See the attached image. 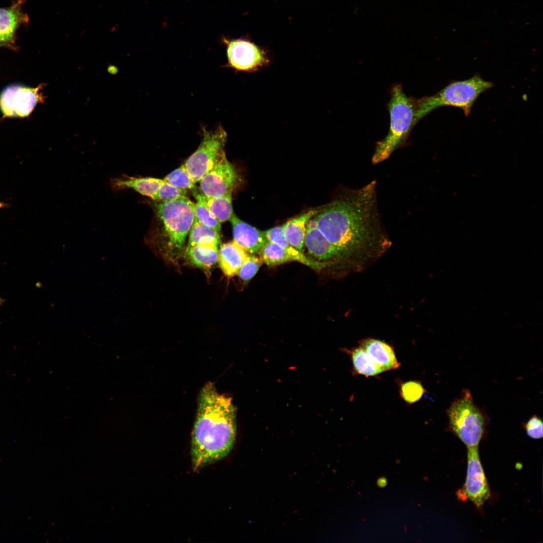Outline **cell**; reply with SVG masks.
<instances>
[{
  "mask_svg": "<svg viewBox=\"0 0 543 543\" xmlns=\"http://www.w3.org/2000/svg\"><path fill=\"white\" fill-rule=\"evenodd\" d=\"M198 402L191 441L194 470L225 457L236 433V410L230 397L220 394L209 382L201 390Z\"/></svg>",
  "mask_w": 543,
  "mask_h": 543,
  "instance_id": "6da1fadb",
  "label": "cell"
},
{
  "mask_svg": "<svg viewBox=\"0 0 543 543\" xmlns=\"http://www.w3.org/2000/svg\"><path fill=\"white\" fill-rule=\"evenodd\" d=\"M160 243L164 254L176 262L185 251L186 240L194 221L195 203L188 197L155 204Z\"/></svg>",
  "mask_w": 543,
  "mask_h": 543,
  "instance_id": "7a4b0ae2",
  "label": "cell"
},
{
  "mask_svg": "<svg viewBox=\"0 0 543 543\" xmlns=\"http://www.w3.org/2000/svg\"><path fill=\"white\" fill-rule=\"evenodd\" d=\"M390 114V127L386 136L377 142L372 161L379 163L388 159L406 141L414 127L416 100L407 96L401 85H394L391 91L388 104Z\"/></svg>",
  "mask_w": 543,
  "mask_h": 543,
  "instance_id": "3957f363",
  "label": "cell"
},
{
  "mask_svg": "<svg viewBox=\"0 0 543 543\" xmlns=\"http://www.w3.org/2000/svg\"><path fill=\"white\" fill-rule=\"evenodd\" d=\"M494 84L479 75L468 79L453 81L434 95L416 100L414 126L433 110L443 106L461 109L468 116L480 95Z\"/></svg>",
  "mask_w": 543,
  "mask_h": 543,
  "instance_id": "277c9868",
  "label": "cell"
},
{
  "mask_svg": "<svg viewBox=\"0 0 543 543\" xmlns=\"http://www.w3.org/2000/svg\"><path fill=\"white\" fill-rule=\"evenodd\" d=\"M447 415L450 430L466 446H478L484 433L487 417L474 402L470 391H463L451 403Z\"/></svg>",
  "mask_w": 543,
  "mask_h": 543,
  "instance_id": "5b68a950",
  "label": "cell"
},
{
  "mask_svg": "<svg viewBox=\"0 0 543 543\" xmlns=\"http://www.w3.org/2000/svg\"><path fill=\"white\" fill-rule=\"evenodd\" d=\"M202 139L197 149L184 164L193 182H199L224 153L227 133L220 125L215 129L201 128Z\"/></svg>",
  "mask_w": 543,
  "mask_h": 543,
  "instance_id": "8992f818",
  "label": "cell"
},
{
  "mask_svg": "<svg viewBox=\"0 0 543 543\" xmlns=\"http://www.w3.org/2000/svg\"><path fill=\"white\" fill-rule=\"evenodd\" d=\"M13 85L6 88L0 95V109L5 117H25L28 116L36 105L44 101L40 89Z\"/></svg>",
  "mask_w": 543,
  "mask_h": 543,
  "instance_id": "52a82bcc",
  "label": "cell"
},
{
  "mask_svg": "<svg viewBox=\"0 0 543 543\" xmlns=\"http://www.w3.org/2000/svg\"><path fill=\"white\" fill-rule=\"evenodd\" d=\"M238 179L234 165L223 153L199 181V189L208 197H219L232 191Z\"/></svg>",
  "mask_w": 543,
  "mask_h": 543,
  "instance_id": "ba28073f",
  "label": "cell"
},
{
  "mask_svg": "<svg viewBox=\"0 0 543 543\" xmlns=\"http://www.w3.org/2000/svg\"><path fill=\"white\" fill-rule=\"evenodd\" d=\"M467 471L465 492L477 507H481L490 496V489L480 459L478 446L467 447Z\"/></svg>",
  "mask_w": 543,
  "mask_h": 543,
  "instance_id": "9c48e42d",
  "label": "cell"
},
{
  "mask_svg": "<svg viewBox=\"0 0 543 543\" xmlns=\"http://www.w3.org/2000/svg\"><path fill=\"white\" fill-rule=\"evenodd\" d=\"M225 42L228 64L234 69L251 71L267 61L262 50L249 41L240 39Z\"/></svg>",
  "mask_w": 543,
  "mask_h": 543,
  "instance_id": "30bf717a",
  "label": "cell"
},
{
  "mask_svg": "<svg viewBox=\"0 0 543 543\" xmlns=\"http://www.w3.org/2000/svg\"><path fill=\"white\" fill-rule=\"evenodd\" d=\"M304 244L308 254L314 260L330 264L344 260L318 229L313 217L307 224Z\"/></svg>",
  "mask_w": 543,
  "mask_h": 543,
  "instance_id": "8fae6325",
  "label": "cell"
},
{
  "mask_svg": "<svg viewBox=\"0 0 543 543\" xmlns=\"http://www.w3.org/2000/svg\"><path fill=\"white\" fill-rule=\"evenodd\" d=\"M259 253L262 262L269 266L280 265L288 261H297L319 270L329 264L308 257L302 251L294 248L286 249L269 241L265 244Z\"/></svg>",
  "mask_w": 543,
  "mask_h": 543,
  "instance_id": "7c38bea8",
  "label": "cell"
},
{
  "mask_svg": "<svg viewBox=\"0 0 543 543\" xmlns=\"http://www.w3.org/2000/svg\"><path fill=\"white\" fill-rule=\"evenodd\" d=\"M233 241L250 254L259 252L267 242L264 232L244 222L233 215L230 219Z\"/></svg>",
  "mask_w": 543,
  "mask_h": 543,
  "instance_id": "4fadbf2b",
  "label": "cell"
},
{
  "mask_svg": "<svg viewBox=\"0 0 543 543\" xmlns=\"http://www.w3.org/2000/svg\"><path fill=\"white\" fill-rule=\"evenodd\" d=\"M21 1L9 7L0 8V41L5 46L14 43L17 29L28 22V16L22 11Z\"/></svg>",
  "mask_w": 543,
  "mask_h": 543,
  "instance_id": "5bb4252c",
  "label": "cell"
},
{
  "mask_svg": "<svg viewBox=\"0 0 543 543\" xmlns=\"http://www.w3.org/2000/svg\"><path fill=\"white\" fill-rule=\"evenodd\" d=\"M163 179L151 177H134L122 175L113 178L110 185L116 191L131 189L140 194L154 200Z\"/></svg>",
  "mask_w": 543,
  "mask_h": 543,
  "instance_id": "9a60e30c",
  "label": "cell"
},
{
  "mask_svg": "<svg viewBox=\"0 0 543 543\" xmlns=\"http://www.w3.org/2000/svg\"><path fill=\"white\" fill-rule=\"evenodd\" d=\"M359 346L385 371L397 369L400 365L393 347L380 340L369 338L362 340Z\"/></svg>",
  "mask_w": 543,
  "mask_h": 543,
  "instance_id": "2e32d148",
  "label": "cell"
},
{
  "mask_svg": "<svg viewBox=\"0 0 543 543\" xmlns=\"http://www.w3.org/2000/svg\"><path fill=\"white\" fill-rule=\"evenodd\" d=\"M249 254L233 240L222 244L219 250L218 261L224 274L228 277L237 275Z\"/></svg>",
  "mask_w": 543,
  "mask_h": 543,
  "instance_id": "e0dca14e",
  "label": "cell"
},
{
  "mask_svg": "<svg viewBox=\"0 0 543 543\" xmlns=\"http://www.w3.org/2000/svg\"><path fill=\"white\" fill-rule=\"evenodd\" d=\"M191 190L196 200L203 203L220 223L230 221L234 215L232 191L219 197H208L202 193L199 187L195 186Z\"/></svg>",
  "mask_w": 543,
  "mask_h": 543,
  "instance_id": "ac0fdd59",
  "label": "cell"
},
{
  "mask_svg": "<svg viewBox=\"0 0 543 543\" xmlns=\"http://www.w3.org/2000/svg\"><path fill=\"white\" fill-rule=\"evenodd\" d=\"M317 211L310 210L290 219L283 225L284 234L290 245L302 251L304 245L307 224Z\"/></svg>",
  "mask_w": 543,
  "mask_h": 543,
  "instance_id": "d6986e66",
  "label": "cell"
},
{
  "mask_svg": "<svg viewBox=\"0 0 543 543\" xmlns=\"http://www.w3.org/2000/svg\"><path fill=\"white\" fill-rule=\"evenodd\" d=\"M184 253L188 263L208 270L218 261L219 249L218 247L194 246L186 247Z\"/></svg>",
  "mask_w": 543,
  "mask_h": 543,
  "instance_id": "ffe728a7",
  "label": "cell"
},
{
  "mask_svg": "<svg viewBox=\"0 0 543 543\" xmlns=\"http://www.w3.org/2000/svg\"><path fill=\"white\" fill-rule=\"evenodd\" d=\"M220 242V232L194 221L189 232L186 247L194 246L218 247Z\"/></svg>",
  "mask_w": 543,
  "mask_h": 543,
  "instance_id": "44dd1931",
  "label": "cell"
},
{
  "mask_svg": "<svg viewBox=\"0 0 543 543\" xmlns=\"http://www.w3.org/2000/svg\"><path fill=\"white\" fill-rule=\"evenodd\" d=\"M350 354L354 370L358 374L367 377L375 376L385 371L360 346L351 350Z\"/></svg>",
  "mask_w": 543,
  "mask_h": 543,
  "instance_id": "7402d4cb",
  "label": "cell"
},
{
  "mask_svg": "<svg viewBox=\"0 0 543 543\" xmlns=\"http://www.w3.org/2000/svg\"><path fill=\"white\" fill-rule=\"evenodd\" d=\"M162 179L184 190H191L195 186V183L184 164L171 171Z\"/></svg>",
  "mask_w": 543,
  "mask_h": 543,
  "instance_id": "603a6c76",
  "label": "cell"
},
{
  "mask_svg": "<svg viewBox=\"0 0 543 543\" xmlns=\"http://www.w3.org/2000/svg\"><path fill=\"white\" fill-rule=\"evenodd\" d=\"M399 392L406 403L412 404L421 398L425 390L420 382L410 381L401 383Z\"/></svg>",
  "mask_w": 543,
  "mask_h": 543,
  "instance_id": "cb8c5ba5",
  "label": "cell"
},
{
  "mask_svg": "<svg viewBox=\"0 0 543 543\" xmlns=\"http://www.w3.org/2000/svg\"><path fill=\"white\" fill-rule=\"evenodd\" d=\"M194 221L220 232L221 223L215 217L208 209L201 202L195 204Z\"/></svg>",
  "mask_w": 543,
  "mask_h": 543,
  "instance_id": "d4e9b609",
  "label": "cell"
},
{
  "mask_svg": "<svg viewBox=\"0 0 543 543\" xmlns=\"http://www.w3.org/2000/svg\"><path fill=\"white\" fill-rule=\"evenodd\" d=\"M187 190L180 189L163 180L154 200L158 202L171 201L187 197Z\"/></svg>",
  "mask_w": 543,
  "mask_h": 543,
  "instance_id": "484cf974",
  "label": "cell"
},
{
  "mask_svg": "<svg viewBox=\"0 0 543 543\" xmlns=\"http://www.w3.org/2000/svg\"><path fill=\"white\" fill-rule=\"evenodd\" d=\"M262 262L260 257L250 253L239 268L237 275L243 282H248L256 274Z\"/></svg>",
  "mask_w": 543,
  "mask_h": 543,
  "instance_id": "4316f807",
  "label": "cell"
},
{
  "mask_svg": "<svg viewBox=\"0 0 543 543\" xmlns=\"http://www.w3.org/2000/svg\"><path fill=\"white\" fill-rule=\"evenodd\" d=\"M523 427L528 436L535 439L543 436V422L542 419L533 415L523 424Z\"/></svg>",
  "mask_w": 543,
  "mask_h": 543,
  "instance_id": "83f0119b",
  "label": "cell"
},
{
  "mask_svg": "<svg viewBox=\"0 0 543 543\" xmlns=\"http://www.w3.org/2000/svg\"><path fill=\"white\" fill-rule=\"evenodd\" d=\"M267 241L276 243L286 249H292L284 234L283 226H277L264 232Z\"/></svg>",
  "mask_w": 543,
  "mask_h": 543,
  "instance_id": "f1b7e54d",
  "label": "cell"
},
{
  "mask_svg": "<svg viewBox=\"0 0 543 543\" xmlns=\"http://www.w3.org/2000/svg\"><path fill=\"white\" fill-rule=\"evenodd\" d=\"M377 485L380 487H383L387 485V480L386 478H381L378 480Z\"/></svg>",
  "mask_w": 543,
  "mask_h": 543,
  "instance_id": "f546056e",
  "label": "cell"
},
{
  "mask_svg": "<svg viewBox=\"0 0 543 543\" xmlns=\"http://www.w3.org/2000/svg\"><path fill=\"white\" fill-rule=\"evenodd\" d=\"M9 204L0 201V209L7 208L9 207Z\"/></svg>",
  "mask_w": 543,
  "mask_h": 543,
  "instance_id": "4dcf8cb0",
  "label": "cell"
},
{
  "mask_svg": "<svg viewBox=\"0 0 543 543\" xmlns=\"http://www.w3.org/2000/svg\"><path fill=\"white\" fill-rule=\"evenodd\" d=\"M4 302V299L0 298V305Z\"/></svg>",
  "mask_w": 543,
  "mask_h": 543,
  "instance_id": "1f68e13d",
  "label": "cell"
},
{
  "mask_svg": "<svg viewBox=\"0 0 543 543\" xmlns=\"http://www.w3.org/2000/svg\"><path fill=\"white\" fill-rule=\"evenodd\" d=\"M1 46H5V45H4V44H3V43H2V42H1V41H0V47H1Z\"/></svg>",
  "mask_w": 543,
  "mask_h": 543,
  "instance_id": "d6a6232c",
  "label": "cell"
}]
</instances>
